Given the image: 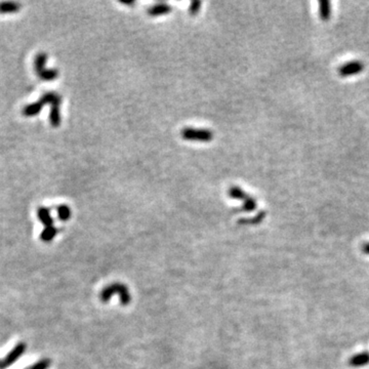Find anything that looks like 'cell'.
Wrapping results in <instances>:
<instances>
[{"label":"cell","instance_id":"cell-14","mask_svg":"<svg viewBox=\"0 0 369 369\" xmlns=\"http://www.w3.org/2000/svg\"><path fill=\"white\" fill-rule=\"evenodd\" d=\"M228 195L229 197H231L232 199H236V200H243L245 201L249 195H247V194L242 190L241 188L237 187V186H233L229 189L228 191Z\"/></svg>","mask_w":369,"mask_h":369},{"label":"cell","instance_id":"cell-18","mask_svg":"<svg viewBox=\"0 0 369 369\" xmlns=\"http://www.w3.org/2000/svg\"><path fill=\"white\" fill-rule=\"evenodd\" d=\"M257 200L252 197H248L245 201H243V205L241 207L242 211H246V212H251L255 211L257 209Z\"/></svg>","mask_w":369,"mask_h":369},{"label":"cell","instance_id":"cell-11","mask_svg":"<svg viewBox=\"0 0 369 369\" xmlns=\"http://www.w3.org/2000/svg\"><path fill=\"white\" fill-rule=\"evenodd\" d=\"M266 215H267L266 211L261 210L258 213H257L255 217H252L250 219H240L238 221V224L242 225V226H244V225H258L265 220Z\"/></svg>","mask_w":369,"mask_h":369},{"label":"cell","instance_id":"cell-5","mask_svg":"<svg viewBox=\"0 0 369 369\" xmlns=\"http://www.w3.org/2000/svg\"><path fill=\"white\" fill-rule=\"evenodd\" d=\"M365 68V65L361 61L348 62L338 68V74L342 77H349L361 73Z\"/></svg>","mask_w":369,"mask_h":369},{"label":"cell","instance_id":"cell-8","mask_svg":"<svg viewBox=\"0 0 369 369\" xmlns=\"http://www.w3.org/2000/svg\"><path fill=\"white\" fill-rule=\"evenodd\" d=\"M171 9L172 8L169 4L165 3V2H159V3H156L155 5L151 6L148 9V14L151 17H157V16H161V15L169 14L171 12Z\"/></svg>","mask_w":369,"mask_h":369},{"label":"cell","instance_id":"cell-7","mask_svg":"<svg viewBox=\"0 0 369 369\" xmlns=\"http://www.w3.org/2000/svg\"><path fill=\"white\" fill-rule=\"evenodd\" d=\"M369 364V353L368 352H362L356 354L350 358L349 365L352 367H362Z\"/></svg>","mask_w":369,"mask_h":369},{"label":"cell","instance_id":"cell-4","mask_svg":"<svg viewBox=\"0 0 369 369\" xmlns=\"http://www.w3.org/2000/svg\"><path fill=\"white\" fill-rule=\"evenodd\" d=\"M26 350V345L24 343L18 344L11 352H9L5 358L0 360V369H5L9 366H12L18 358H20Z\"/></svg>","mask_w":369,"mask_h":369},{"label":"cell","instance_id":"cell-17","mask_svg":"<svg viewBox=\"0 0 369 369\" xmlns=\"http://www.w3.org/2000/svg\"><path fill=\"white\" fill-rule=\"evenodd\" d=\"M57 76H59V71H56L55 69H45L42 73L38 75V77L44 81L55 80Z\"/></svg>","mask_w":369,"mask_h":369},{"label":"cell","instance_id":"cell-15","mask_svg":"<svg viewBox=\"0 0 369 369\" xmlns=\"http://www.w3.org/2000/svg\"><path fill=\"white\" fill-rule=\"evenodd\" d=\"M57 232H59V230H57L56 228H55L54 226L52 227H46L44 228V230L42 231V233L40 234V239L44 242H50L52 241L57 234Z\"/></svg>","mask_w":369,"mask_h":369},{"label":"cell","instance_id":"cell-21","mask_svg":"<svg viewBox=\"0 0 369 369\" xmlns=\"http://www.w3.org/2000/svg\"><path fill=\"white\" fill-rule=\"evenodd\" d=\"M362 251L364 252V254H366V255L369 256V242H367V243L363 244V246H362Z\"/></svg>","mask_w":369,"mask_h":369},{"label":"cell","instance_id":"cell-2","mask_svg":"<svg viewBox=\"0 0 369 369\" xmlns=\"http://www.w3.org/2000/svg\"><path fill=\"white\" fill-rule=\"evenodd\" d=\"M60 98H61V95H59L54 92H46L41 96L39 101H37L33 104L26 106L25 108L23 109L22 113L24 116H26V117H33V116H36L41 112V110L43 109V107L45 105H47V104L52 105L53 103H55L57 99H60Z\"/></svg>","mask_w":369,"mask_h":369},{"label":"cell","instance_id":"cell-16","mask_svg":"<svg viewBox=\"0 0 369 369\" xmlns=\"http://www.w3.org/2000/svg\"><path fill=\"white\" fill-rule=\"evenodd\" d=\"M57 211V217L63 221H67L68 220H70L71 218V209L70 207L66 205V204H61L56 207Z\"/></svg>","mask_w":369,"mask_h":369},{"label":"cell","instance_id":"cell-19","mask_svg":"<svg viewBox=\"0 0 369 369\" xmlns=\"http://www.w3.org/2000/svg\"><path fill=\"white\" fill-rule=\"evenodd\" d=\"M51 364H52V361L50 360V359H42V360L36 362L34 365L29 367L28 369H47L51 366Z\"/></svg>","mask_w":369,"mask_h":369},{"label":"cell","instance_id":"cell-12","mask_svg":"<svg viewBox=\"0 0 369 369\" xmlns=\"http://www.w3.org/2000/svg\"><path fill=\"white\" fill-rule=\"evenodd\" d=\"M21 4L18 2L7 1L0 3V14H14L20 11Z\"/></svg>","mask_w":369,"mask_h":369},{"label":"cell","instance_id":"cell-13","mask_svg":"<svg viewBox=\"0 0 369 369\" xmlns=\"http://www.w3.org/2000/svg\"><path fill=\"white\" fill-rule=\"evenodd\" d=\"M46 61H47V55L46 54L40 53L36 55L34 65H35V71H36L37 75H39L40 73H42L46 69L45 68Z\"/></svg>","mask_w":369,"mask_h":369},{"label":"cell","instance_id":"cell-6","mask_svg":"<svg viewBox=\"0 0 369 369\" xmlns=\"http://www.w3.org/2000/svg\"><path fill=\"white\" fill-rule=\"evenodd\" d=\"M61 103H62V98L57 99L55 103H53L51 106V113H50V122L52 124L53 128H59L61 124Z\"/></svg>","mask_w":369,"mask_h":369},{"label":"cell","instance_id":"cell-10","mask_svg":"<svg viewBox=\"0 0 369 369\" xmlns=\"http://www.w3.org/2000/svg\"><path fill=\"white\" fill-rule=\"evenodd\" d=\"M37 217L44 227L54 226V219L51 216V210L46 207H39L37 210Z\"/></svg>","mask_w":369,"mask_h":369},{"label":"cell","instance_id":"cell-9","mask_svg":"<svg viewBox=\"0 0 369 369\" xmlns=\"http://www.w3.org/2000/svg\"><path fill=\"white\" fill-rule=\"evenodd\" d=\"M332 2L328 1V0H321V1H319V16L322 21H329L330 17H332Z\"/></svg>","mask_w":369,"mask_h":369},{"label":"cell","instance_id":"cell-3","mask_svg":"<svg viewBox=\"0 0 369 369\" xmlns=\"http://www.w3.org/2000/svg\"><path fill=\"white\" fill-rule=\"evenodd\" d=\"M182 137L187 141L207 143L213 139V133L209 129L186 128L182 130Z\"/></svg>","mask_w":369,"mask_h":369},{"label":"cell","instance_id":"cell-22","mask_svg":"<svg viewBox=\"0 0 369 369\" xmlns=\"http://www.w3.org/2000/svg\"><path fill=\"white\" fill-rule=\"evenodd\" d=\"M121 3H123V4H126V5H133V4H134V1H130V2H125V1H121Z\"/></svg>","mask_w":369,"mask_h":369},{"label":"cell","instance_id":"cell-1","mask_svg":"<svg viewBox=\"0 0 369 369\" xmlns=\"http://www.w3.org/2000/svg\"><path fill=\"white\" fill-rule=\"evenodd\" d=\"M117 294L119 295V299H120V304L124 307L129 306L131 302V295H130V293L129 290L128 288V286H126L125 284H122V283H119V282H116V283H112L108 286H106L100 294V298L103 303H107L109 302V300L111 299V297Z\"/></svg>","mask_w":369,"mask_h":369},{"label":"cell","instance_id":"cell-20","mask_svg":"<svg viewBox=\"0 0 369 369\" xmlns=\"http://www.w3.org/2000/svg\"><path fill=\"white\" fill-rule=\"evenodd\" d=\"M201 4H202V2L201 1H197V0H196V1H192L191 4H190V6H189V13H190V15L191 16H196L199 13V11H200Z\"/></svg>","mask_w":369,"mask_h":369}]
</instances>
